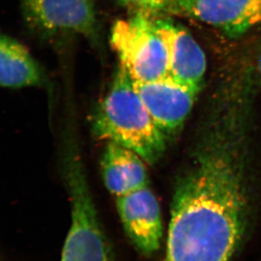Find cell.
Returning a JSON list of instances; mask_svg holds the SVG:
<instances>
[{
	"label": "cell",
	"mask_w": 261,
	"mask_h": 261,
	"mask_svg": "<svg viewBox=\"0 0 261 261\" xmlns=\"http://www.w3.org/2000/svg\"><path fill=\"white\" fill-rule=\"evenodd\" d=\"M249 111L232 91L211 93L176 178L162 261H232L252 214Z\"/></svg>",
	"instance_id": "1"
},
{
	"label": "cell",
	"mask_w": 261,
	"mask_h": 261,
	"mask_svg": "<svg viewBox=\"0 0 261 261\" xmlns=\"http://www.w3.org/2000/svg\"><path fill=\"white\" fill-rule=\"evenodd\" d=\"M92 130L98 139L129 148L149 165L166 151L167 138L147 111L133 79L120 66L93 113Z\"/></svg>",
	"instance_id": "2"
},
{
	"label": "cell",
	"mask_w": 261,
	"mask_h": 261,
	"mask_svg": "<svg viewBox=\"0 0 261 261\" xmlns=\"http://www.w3.org/2000/svg\"><path fill=\"white\" fill-rule=\"evenodd\" d=\"M71 137L68 136L61 156V171L70 204V226L61 261H112L83 159Z\"/></svg>",
	"instance_id": "3"
},
{
	"label": "cell",
	"mask_w": 261,
	"mask_h": 261,
	"mask_svg": "<svg viewBox=\"0 0 261 261\" xmlns=\"http://www.w3.org/2000/svg\"><path fill=\"white\" fill-rule=\"evenodd\" d=\"M111 44L119 66L135 83H147L168 75V61L163 41L153 18L134 14L119 20L111 29Z\"/></svg>",
	"instance_id": "4"
},
{
	"label": "cell",
	"mask_w": 261,
	"mask_h": 261,
	"mask_svg": "<svg viewBox=\"0 0 261 261\" xmlns=\"http://www.w3.org/2000/svg\"><path fill=\"white\" fill-rule=\"evenodd\" d=\"M22 5L28 22L43 35L75 33L100 44L92 0H22Z\"/></svg>",
	"instance_id": "5"
},
{
	"label": "cell",
	"mask_w": 261,
	"mask_h": 261,
	"mask_svg": "<svg viewBox=\"0 0 261 261\" xmlns=\"http://www.w3.org/2000/svg\"><path fill=\"white\" fill-rule=\"evenodd\" d=\"M134 84L148 113L167 138L181 129L199 93L170 75Z\"/></svg>",
	"instance_id": "6"
},
{
	"label": "cell",
	"mask_w": 261,
	"mask_h": 261,
	"mask_svg": "<svg viewBox=\"0 0 261 261\" xmlns=\"http://www.w3.org/2000/svg\"><path fill=\"white\" fill-rule=\"evenodd\" d=\"M124 230L138 251L151 255L161 245L163 223L155 194L144 187L116 198Z\"/></svg>",
	"instance_id": "7"
},
{
	"label": "cell",
	"mask_w": 261,
	"mask_h": 261,
	"mask_svg": "<svg viewBox=\"0 0 261 261\" xmlns=\"http://www.w3.org/2000/svg\"><path fill=\"white\" fill-rule=\"evenodd\" d=\"M153 25L166 47L168 75L200 91L205 75V54L191 33L171 18H153Z\"/></svg>",
	"instance_id": "8"
},
{
	"label": "cell",
	"mask_w": 261,
	"mask_h": 261,
	"mask_svg": "<svg viewBox=\"0 0 261 261\" xmlns=\"http://www.w3.org/2000/svg\"><path fill=\"white\" fill-rule=\"evenodd\" d=\"M180 15L205 23L230 38L261 25V0H185Z\"/></svg>",
	"instance_id": "9"
},
{
	"label": "cell",
	"mask_w": 261,
	"mask_h": 261,
	"mask_svg": "<svg viewBox=\"0 0 261 261\" xmlns=\"http://www.w3.org/2000/svg\"><path fill=\"white\" fill-rule=\"evenodd\" d=\"M145 164L134 151L107 143L100 163L106 189L116 198L149 186Z\"/></svg>",
	"instance_id": "10"
},
{
	"label": "cell",
	"mask_w": 261,
	"mask_h": 261,
	"mask_svg": "<svg viewBox=\"0 0 261 261\" xmlns=\"http://www.w3.org/2000/svg\"><path fill=\"white\" fill-rule=\"evenodd\" d=\"M46 82L43 69L25 46L0 34V87H39Z\"/></svg>",
	"instance_id": "11"
},
{
	"label": "cell",
	"mask_w": 261,
	"mask_h": 261,
	"mask_svg": "<svg viewBox=\"0 0 261 261\" xmlns=\"http://www.w3.org/2000/svg\"><path fill=\"white\" fill-rule=\"evenodd\" d=\"M134 14L148 17H169L180 15L177 0H117Z\"/></svg>",
	"instance_id": "12"
},
{
	"label": "cell",
	"mask_w": 261,
	"mask_h": 261,
	"mask_svg": "<svg viewBox=\"0 0 261 261\" xmlns=\"http://www.w3.org/2000/svg\"><path fill=\"white\" fill-rule=\"evenodd\" d=\"M254 75H257L261 81V42L257 47L254 56V67H253Z\"/></svg>",
	"instance_id": "13"
},
{
	"label": "cell",
	"mask_w": 261,
	"mask_h": 261,
	"mask_svg": "<svg viewBox=\"0 0 261 261\" xmlns=\"http://www.w3.org/2000/svg\"><path fill=\"white\" fill-rule=\"evenodd\" d=\"M177 1H178L179 12H180V7H181V5L184 2V1H185V0H177Z\"/></svg>",
	"instance_id": "14"
}]
</instances>
